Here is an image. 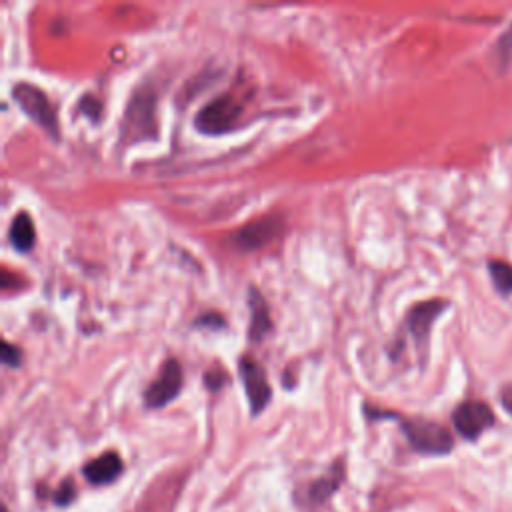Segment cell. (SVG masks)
<instances>
[{
  "label": "cell",
  "mask_w": 512,
  "mask_h": 512,
  "mask_svg": "<svg viewBox=\"0 0 512 512\" xmlns=\"http://www.w3.org/2000/svg\"><path fill=\"white\" fill-rule=\"evenodd\" d=\"M500 44H502V46H506L508 50L512 48V28H510V30L504 34V38L500 40Z\"/></svg>",
  "instance_id": "20"
},
{
  "label": "cell",
  "mask_w": 512,
  "mask_h": 512,
  "mask_svg": "<svg viewBox=\"0 0 512 512\" xmlns=\"http://www.w3.org/2000/svg\"><path fill=\"white\" fill-rule=\"evenodd\" d=\"M76 498V488H74V482L72 480H64L58 490L54 492V502L58 506H68L72 500Z\"/></svg>",
  "instance_id": "15"
},
{
  "label": "cell",
  "mask_w": 512,
  "mask_h": 512,
  "mask_svg": "<svg viewBox=\"0 0 512 512\" xmlns=\"http://www.w3.org/2000/svg\"><path fill=\"white\" fill-rule=\"evenodd\" d=\"M182 382H184V372L178 360L170 358L162 364L158 376L150 382V386L144 392V404L148 408H162L168 402H172L180 390H182Z\"/></svg>",
  "instance_id": "5"
},
{
  "label": "cell",
  "mask_w": 512,
  "mask_h": 512,
  "mask_svg": "<svg viewBox=\"0 0 512 512\" xmlns=\"http://www.w3.org/2000/svg\"><path fill=\"white\" fill-rule=\"evenodd\" d=\"M242 114V104L234 94H220L218 98L210 100L206 106L200 108V112L194 118L196 128L202 134L218 136L234 128Z\"/></svg>",
  "instance_id": "4"
},
{
  "label": "cell",
  "mask_w": 512,
  "mask_h": 512,
  "mask_svg": "<svg viewBox=\"0 0 512 512\" xmlns=\"http://www.w3.org/2000/svg\"><path fill=\"white\" fill-rule=\"evenodd\" d=\"M280 230H282V220L280 218L264 216V218L248 222L244 228H240L232 236V244L238 250H244V252L258 250V248L266 246L268 242H272L278 236Z\"/></svg>",
  "instance_id": "8"
},
{
  "label": "cell",
  "mask_w": 512,
  "mask_h": 512,
  "mask_svg": "<svg viewBox=\"0 0 512 512\" xmlns=\"http://www.w3.org/2000/svg\"><path fill=\"white\" fill-rule=\"evenodd\" d=\"M122 468L124 464L116 452H104L102 456L86 462L82 468V474L90 484L104 486L114 482L122 474Z\"/></svg>",
  "instance_id": "10"
},
{
  "label": "cell",
  "mask_w": 512,
  "mask_h": 512,
  "mask_svg": "<svg viewBox=\"0 0 512 512\" xmlns=\"http://www.w3.org/2000/svg\"><path fill=\"white\" fill-rule=\"evenodd\" d=\"M196 326H206V328H222L224 326V318L220 314H202L196 318L194 322Z\"/></svg>",
  "instance_id": "17"
},
{
  "label": "cell",
  "mask_w": 512,
  "mask_h": 512,
  "mask_svg": "<svg viewBox=\"0 0 512 512\" xmlns=\"http://www.w3.org/2000/svg\"><path fill=\"white\" fill-rule=\"evenodd\" d=\"M452 422H454L460 436H464L468 440H474L486 428H490L494 424V412L488 404H484L480 400H468V402H462L454 410Z\"/></svg>",
  "instance_id": "7"
},
{
  "label": "cell",
  "mask_w": 512,
  "mask_h": 512,
  "mask_svg": "<svg viewBox=\"0 0 512 512\" xmlns=\"http://www.w3.org/2000/svg\"><path fill=\"white\" fill-rule=\"evenodd\" d=\"M154 92L148 88H142L132 94L122 122V136L124 140H148L156 138V114H154Z\"/></svg>",
  "instance_id": "1"
},
{
  "label": "cell",
  "mask_w": 512,
  "mask_h": 512,
  "mask_svg": "<svg viewBox=\"0 0 512 512\" xmlns=\"http://www.w3.org/2000/svg\"><path fill=\"white\" fill-rule=\"evenodd\" d=\"M402 432L408 444L420 454L440 456V454H448L454 446L450 432L432 420H422V418L402 420Z\"/></svg>",
  "instance_id": "2"
},
{
  "label": "cell",
  "mask_w": 512,
  "mask_h": 512,
  "mask_svg": "<svg viewBox=\"0 0 512 512\" xmlns=\"http://www.w3.org/2000/svg\"><path fill=\"white\" fill-rule=\"evenodd\" d=\"M224 374L222 372H216V370H212V372H208L206 376H204V382H206V386L210 388V390H218L222 384H224Z\"/></svg>",
  "instance_id": "19"
},
{
  "label": "cell",
  "mask_w": 512,
  "mask_h": 512,
  "mask_svg": "<svg viewBox=\"0 0 512 512\" xmlns=\"http://www.w3.org/2000/svg\"><path fill=\"white\" fill-rule=\"evenodd\" d=\"M248 308H250V326H248V336L250 340H262L264 334L270 332L272 322H270V310L262 294L252 288L248 294Z\"/></svg>",
  "instance_id": "12"
},
{
  "label": "cell",
  "mask_w": 512,
  "mask_h": 512,
  "mask_svg": "<svg viewBox=\"0 0 512 512\" xmlns=\"http://www.w3.org/2000/svg\"><path fill=\"white\" fill-rule=\"evenodd\" d=\"M488 270H490L494 286L502 294H512V266L508 262H502V260H492L488 264Z\"/></svg>",
  "instance_id": "14"
},
{
  "label": "cell",
  "mask_w": 512,
  "mask_h": 512,
  "mask_svg": "<svg viewBox=\"0 0 512 512\" xmlns=\"http://www.w3.org/2000/svg\"><path fill=\"white\" fill-rule=\"evenodd\" d=\"M446 308L444 300H428V302H420L416 304L408 316H406V326L412 334V338L416 340V344H424L428 340L430 328L434 324V320L442 314V310Z\"/></svg>",
  "instance_id": "9"
},
{
  "label": "cell",
  "mask_w": 512,
  "mask_h": 512,
  "mask_svg": "<svg viewBox=\"0 0 512 512\" xmlns=\"http://www.w3.org/2000/svg\"><path fill=\"white\" fill-rule=\"evenodd\" d=\"M2 362L6 366H10V368H18L20 362H22L20 350L14 344H10V342H2Z\"/></svg>",
  "instance_id": "16"
},
{
  "label": "cell",
  "mask_w": 512,
  "mask_h": 512,
  "mask_svg": "<svg viewBox=\"0 0 512 512\" xmlns=\"http://www.w3.org/2000/svg\"><path fill=\"white\" fill-rule=\"evenodd\" d=\"M342 478H344V464L334 462L320 478H316L314 482L308 484L304 500L308 504H322L324 500H328L338 490Z\"/></svg>",
  "instance_id": "11"
},
{
  "label": "cell",
  "mask_w": 512,
  "mask_h": 512,
  "mask_svg": "<svg viewBox=\"0 0 512 512\" xmlns=\"http://www.w3.org/2000/svg\"><path fill=\"white\" fill-rule=\"evenodd\" d=\"M12 98L22 108V112L30 120H34L44 132H48L54 138L58 136L56 108H54L50 98L40 88L28 84V82H18L12 88Z\"/></svg>",
  "instance_id": "3"
},
{
  "label": "cell",
  "mask_w": 512,
  "mask_h": 512,
  "mask_svg": "<svg viewBox=\"0 0 512 512\" xmlns=\"http://www.w3.org/2000/svg\"><path fill=\"white\" fill-rule=\"evenodd\" d=\"M80 110H82L84 114H88L92 120H96V116H98V110H100V102H98L96 98H90V96H86V98L80 102Z\"/></svg>",
  "instance_id": "18"
},
{
  "label": "cell",
  "mask_w": 512,
  "mask_h": 512,
  "mask_svg": "<svg viewBox=\"0 0 512 512\" xmlns=\"http://www.w3.org/2000/svg\"><path fill=\"white\" fill-rule=\"evenodd\" d=\"M8 238H10L12 246L18 252L32 250L36 232H34V222L30 220V216L26 212H20V214L14 216V220L10 224V230H8Z\"/></svg>",
  "instance_id": "13"
},
{
  "label": "cell",
  "mask_w": 512,
  "mask_h": 512,
  "mask_svg": "<svg viewBox=\"0 0 512 512\" xmlns=\"http://www.w3.org/2000/svg\"><path fill=\"white\" fill-rule=\"evenodd\" d=\"M238 372H240V380L244 384V392H246V398H248V404H250V412L256 416L268 406V402L272 398V390H270L266 372L250 356L240 358Z\"/></svg>",
  "instance_id": "6"
}]
</instances>
